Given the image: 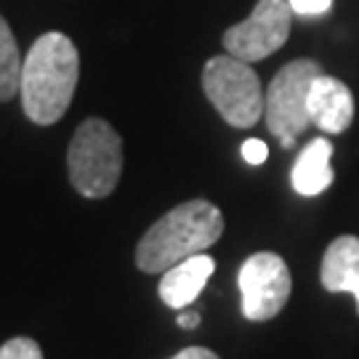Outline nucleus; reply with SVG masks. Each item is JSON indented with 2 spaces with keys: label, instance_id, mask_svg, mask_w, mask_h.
Returning <instances> with one entry per match:
<instances>
[{
  "label": "nucleus",
  "instance_id": "1",
  "mask_svg": "<svg viewBox=\"0 0 359 359\" xmlns=\"http://www.w3.org/2000/svg\"><path fill=\"white\" fill-rule=\"evenodd\" d=\"M80 77V56L65 32L40 35L22 65V107L35 126H53L67 115Z\"/></svg>",
  "mask_w": 359,
  "mask_h": 359
},
{
  "label": "nucleus",
  "instance_id": "2",
  "mask_svg": "<svg viewBox=\"0 0 359 359\" xmlns=\"http://www.w3.org/2000/svg\"><path fill=\"white\" fill-rule=\"evenodd\" d=\"M224 234V216L208 200H189L168 210L152 224L136 248V266L147 274H163L187 258L205 253Z\"/></svg>",
  "mask_w": 359,
  "mask_h": 359
},
{
  "label": "nucleus",
  "instance_id": "3",
  "mask_svg": "<svg viewBox=\"0 0 359 359\" xmlns=\"http://www.w3.org/2000/svg\"><path fill=\"white\" fill-rule=\"evenodd\" d=\"M69 181L77 192L102 200L115 192L123 173V139L107 120L88 117L77 126L67 149Z\"/></svg>",
  "mask_w": 359,
  "mask_h": 359
},
{
  "label": "nucleus",
  "instance_id": "4",
  "mask_svg": "<svg viewBox=\"0 0 359 359\" xmlns=\"http://www.w3.org/2000/svg\"><path fill=\"white\" fill-rule=\"evenodd\" d=\"M203 90L216 112L234 128H250L264 117L266 93L256 69L234 56H213L203 69Z\"/></svg>",
  "mask_w": 359,
  "mask_h": 359
},
{
  "label": "nucleus",
  "instance_id": "5",
  "mask_svg": "<svg viewBox=\"0 0 359 359\" xmlns=\"http://www.w3.org/2000/svg\"><path fill=\"white\" fill-rule=\"evenodd\" d=\"M322 75V67L311 59H295L285 65L266 88L264 117L271 136H277L285 149L295 147V139L311 126L309 117V88Z\"/></svg>",
  "mask_w": 359,
  "mask_h": 359
},
{
  "label": "nucleus",
  "instance_id": "6",
  "mask_svg": "<svg viewBox=\"0 0 359 359\" xmlns=\"http://www.w3.org/2000/svg\"><path fill=\"white\" fill-rule=\"evenodd\" d=\"M243 314L250 322H266L277 317L293 293V277L283 258L269 250L245 258L237 274Z\"/></svg>",
  "mask_w": 359,
  "mask_h": 359
},
{
  "label": "nucleus",
  "instance_id": "7",
  "mask_svg": "<svg viewBox=\"0 0 359 359\" xmlns=\"http://www.w3.org/2000/svg\"><path fill=\"white\" fill-rule=\"evenodd\" d=\"M293 25V8L287 0H258L253 13L224 32V48L248 65L280 51Z\"/></svg>",
  "mask_w": 359,
  "mask_h": 359
},
{
  "label": "nucleus",
  "instance_id": "8",
  "mask_svg": "<svg viewBox=\"0 0 359 359\" xmlns=\"http://www.w3.org/2000/svg\"><path fill=\"white\" fill-rule=\"evenodd\" d=\"M309 117L311 126L325 133H344L354 120V96L346 83L322 72L309 88Z\"/></svg>",
  "mask_w": 359,
  "mask_h": 359
},
{
  "label": "nucleus",
  "instance_id": "9",
  "mask_svg": "<svg viewBox=\"0 0 359 359\" xmlns=\"http://www.w3.org/2000/svg\"><path fill=\"white\" fill-rule=\"evenodd\" d=\"M213 271H216V261L205 253H197V256L187 258V261L163 271V280H160L163 304L170 309H187L203 293V287L208 285Z\"/></svg>",
  "mask_w": 359,
  "mask_h": 359
},
{
  "label": "nucleus",
  "instance_id": "10",
  "mask_svg": "<svg viewBox=\"0 0 359 359\" xmlns=\"http://www.w3.org/2000/svg\"><path fill=\"white\" fill-rule=\"evenodd\" d=\"M322 287L327 293H351L359 311V237L344 234L327 245L320 269Z\"/></svg>",
  "mask_w": 359,
  "mask_h": 359
},
{
  "label": "nucleus",
  "instance_id": "11",
  "mask_svg": "<svg viewBox=\"0 0 359 359\" xmlns=\"http://www.w3.org/2000/svg\"><path fill=\"white\" fill-rule=\"evenodd\" d=\"M333 144L327 139H311V142L301 149L298 160L293 165V187L298 194L304 197H317L322 194L330 184H333Z\"/></svg>",
  "mask_w": 359,
  "mask_h": 359
},
{
  "label": "nucleus",
  "instance_id": "12",
  "mask_svg": "<svg viewBox=\"0 0 359 359\" xmlns=\"http://www.w3.org/2000/svg\"><path fill=\"white\" fill-rule=\"evenodd\" d=\"M22 65L25 59L19 56V46H16L11 27L0 16V102H8L19 93Z\"/></svg>",
  "mask_w": 359,
  "mask_h": 359
},
{
  "label": "nucleus",
  "instance_id": "13",
  "mask_svg": "<svg viewBox=\"0 0 359 359\" xmlns=\"http://www.w3.org/2000/svg\"><path fill=\"white\" fill-rule=\"evenodd\" d=\"M0 359H43V351L32 338L16 335L0 346Z\"/></svg>",
  "mask_w": 359,
  "mask_h": 359
},
{
  "label": "nucleus",
  "instance_id": "14",
  "mask_svg": "<svg viewBox=\"0 0 359 359\" xmlns=\"http://www.w3.org/2000/svg\"><path fill=\"white\" fill-rule=\"evenodd\" d=\"M266 157H269V147L261 142V139H248V142H243V160L245 163H250V165H261V163H266Z\"/></svg>",
  "mask_w": 359,
  "mask_h": 359
},
{
  "label": "nucleus",
  "instance_id": "15",
  "mask_svg": "<svg viewBox=\"0 0 359 359\" xmlns=\"http://www.w3.org/2000/svg\"><path fill=\"white\" fill-rule=\"evenodd\" d=\"M293 13H301V16H317V13L330 11L333 0H287Z\"/></svg>",
  "mask_w": 359,
  "mask_h": 359
},
{
  "label": "nucleus",
  "instance_id": "16",
  "mask_svg": "<svg viewBox=\"0 0 359 359\" xmlns=\"http://www.w3.org/2000/svg\"><path fill=\"white\" fill-rule=\"evenodd\" d=\"M170 359H218V354L216 351H210V348H203V346H189Z\"/></svg>",
  "mask_w": 359,
  "mask_h": 359
},
{
  "label": "nucleus",
  "instance_id": "17",
  "mask_svg": "<svg viewBox=\"0 0 359 359\" xmlns=\"http://www.w3.org/2000/svg\"><path fill=\"white\" fill-rule=\"evenodd\" d=\"M200 325V314L197 311H181L179 314V327H184V330H194Z\"/></svg>",
  "mask_w": 359,
  "mask_h": 359
}]
</instances>
